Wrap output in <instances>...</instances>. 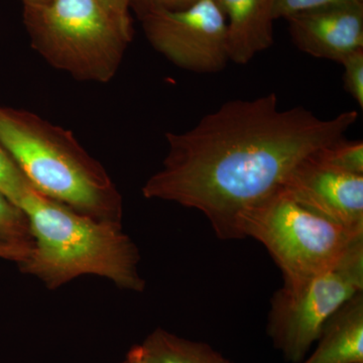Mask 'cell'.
I'll return each instance as SVG.
<instances>
[{"label":"cell","mask_w":363,"mask_h":363,"mask_svg":"<svg viewBox=\"0 0 363 363\" xmlns=\"http://www.w3.org/2000/svg\"><path fill=\"white\" fill-rule=\"evenodd\" d=\"M357 118L355 111L324 119L304 107L281 109L274 93L231 100L191 130L167 133L168 154L143 195L198 210L221 240H242L243 215Z\"/></svg>","instance_id":"obj_1"},{"label":"cell","mask_w":363,"mask_h":363,"mask_svg":"<svg viewBox=\"0 0 363 363\" xmlns=\"http://www.w3.org/2000/svg\"><path fill=\"white\" fill-rule=\"evenodd\" d=\"M18 208L30 224L33 247L20 267L54 290L85 274L104 277L119 288L142 292L140 252L121 224L96 220L32 189Z\"/></svg>","instance_id":"obj_2"},{"label":"cell","mask_w":363,"mask_h":363,"mask_svg":"<svg viewBox=\"0 0 363 363\" xmlns=\"http://www.w3.org/2000/svg\"><path fill=\"white\" fill-rule=\"evenodd\" d=\"M0 145L45 197L96 220L121 224V193L70 130L33 112L0 106Z\"/></svg>","instance_id":"obj_3"},{"label":"cell","mask_w":363,"mask_h":363,"mask_svg":"<svg viewBox=\"0 0 363 363\" xmlns=\"http://www.w3.org/2000/svg\"><path fill=\"white\" fill-rule=\"evenodd\" d=\"M23 21L33 50L82 82L111 81L133 40L97 0L23 7Z\"/></svg>","instance_id":"obj_4"},{"label":"cell","mask_w":363,"mask_h":363,"mask_svg":"<svg viewBox=\"0 0 363 363\" xmlns=\"http://www.w3.org/2000/svg\"><path fill=\"white\" fill-rule=\"evenodd\" d=\"M241 233L266 247L286 284L333 269L363 240V234L313 213L281 187L243 215Z\"/></svg>","instance_id":"obj_5"},{"label":"cell","mask_w":363,"mask_h":363,"mask_svg":"<svg viewBox=\"0 0 363 363\" xmlns=\"http://www.w3.org/2000/svg\"><path fill=\"white\" fill-rule=\"evenodd\" d=\"M363 292V240L333 269L298 283H284L272 295L267 331L286 360L300 363L325 325L350 298Z\"/></svg>","instance_id":"obj_6"},{"label":"cell","mask_w":363,"mask_h":363,"mask_svg":"<svg viewBox=\"0 0 363 363\" xmlns=\"http://www.w3.org/2000/svg\"><path fill=\"white\" fill-rule=\"evenodd\" d=\"M152 47L174 65L195 73H216L229 61L225 14L217 0H202L179 11L142 18Z\"/></svg>","instance_id":"obj_7"},{"label":"cell","mask_w":363,"mask_h":363,"mask_svg":"<svg viewBox=\"0 0 363 363\" xmlns=\"http://www.w3.org/2000/svg\"><path fill=\"white\" fill-rule=\"evenodd\" d=\"M317 152L295 167L281 188L313 213L363 234V175L334 168Z\"/></svg>","instance_id":"obj_8"},{"label":"cell","mask_w":363,"mask_h":363,"mask_svg":"<svg viewBox=\"0 0 363 363\" xmlns=\"http://www.w3.org/2000/svg\"><path fill=\"white\" fill-rule=\"evenodd\" d=\"M294 44L315 58L341 64L363 50V6L326 7L286 18Z\"/></svg>","instance_id":"obj_9"},{"label":"cell","mask_w":363,"mask_h":363,"mask_svg":"<svg viewBox=\"0 0 363 363\" xmlns=\"http://www.w3.org/2000/svg\"><path fill=\"white\" fill-rule=\"evenodd\" d=\"M225 14L229 61L245 65L274 43L272 0H217Z\"/></svg>","instance_id":"obj_10"},{"label":"cell","mask_w":363,"mask_h":363,"mask_svg":"<svg viewBox=\"0 0 363 363\" xmlns=\"http://www.w3.org/2000/svg\"><path fill=\"white\" fill-rule=\"evenodd\" d=\"M316 343L300 363H363V292L329 319Z\"/></svg>","instance_id":"obj_11"},{"label":"cell","mask_w":363,"mask_h":363,"mask_svg":"<svg viewBox=\"0 0 363 363\" xmlns=\"http://www.w3.org/2000/svg\"><path fill=\"white\" fill-rule=\"evenodd\" d=\"M145 363H233L206 343L157 329L138 346Z\"/></svg>","instance_id":"obj_12"},{"label":"cell","mask_w":363,"mask_h":363,"mask_svg":"<svg viewBox=\"0 0 363 363\" xmlns=\"http://www.w3.org/2000/svg\"><path fill=\"white\" fill-rule=\"evenodd\" d=\"M33 247L32 233L25 213L0 192V247L30 253Z\"/></svg>","instance_id":"obj_13"},{"label":"cell","mask_w":363,"mask_h":363,"mask_svg":"<svg viewBox=\"0 0 363 363\" xmlns=\"http://www.w3.org/2000/svg\"><path fill=\"white\" fill-rule=\"evenodd\" d=\"M318 157L341 171L363 175V143L341 138L317 152Z\"/></svg>","instance_id":"obj_14"},{"label":"cell","mask_w":363,"mask_h":363,"mask_svg":"<svg viewBox=\"0 0 363 363\" xmlns=\"http://www.w3.org/2000/svg\"><path fill=\"white\" fill-rule=\"evenodd\" d=\"M33 188L23 172L0 145V192L18 207L23 198Z\"/></svg>","instance_id":"obj_15"},{"label":"cell","mask_w":363,"mask_h":363,"mask_svg":"<svg viewBox=\"0 0 363 363\" xmlns=\"http://www.w3.org/2000/svg\"><path fill=\"white\" fill-rule=\"evenodd\" d=\"M363 6V0H272L274 21L326 7Z\"/></svg>","instance_id":"obj_16"},{"label":"cell","mask_w":363,"mask_h":363,"mask_svg":"<svg viewBox=\"0 0 363 363\" xmlns=\"http://www.w3.org/2000/svg\"><path fill=\"white\" fill-rule=\"evenodd\" d=\"M344 68V88L363 107V50L350 54L341 62Z\"/></svg>","instance_id":"obj_17"},{"label":"cell","mask_w":363,"mask_h":363,"mask_svg":"<svg viewBox=\"0 0 363 363\" xmlns=\"http://www.w3.org/2000/svg\"><path fill=\"white\" fill-rule=\"evenodd\" d=\"M202 0H131V7L138 16L160 11H179L195 6Z\"/></svg>","instance_id":"obj_18"},{"label":"cell","mask_w":363,"mask_h":363,"mask_svg":"<svg viewBox=\"0 0 363 363\" xmlns=\"http://www.w3.org/2000/svg\"><path fill=\"white\" fill-rule=\"evenodd\" d=\"M130 39L133 38L130 18L131 0H97Z\"/></svg>","instance_id":"obj_19"},{"label":"cell","mask_w":363,"mask_h":363,"mask_svg":"<svg viewBox=\"0 0 363 363\" xmlns=\"http://www.w3.org/2000/svg\"><path fill=\"white\" fill-rule=\"evenodd\" d=\"M28 255L30 253L16 248L0 247V259L13 260L18 264L23 262Z\"/></svg>","instance_id":"obj_20"},{"label":"cell","mask_w":363,"mask_h":363,"mask_svg":"<svg viewBox=\"0 0 363 363\" xmlns=\"http://www.w3.org/2000/svg\"><path fill=\"white\" fill-rule=\"evenodd\" d=\"M126 363H145L142 354H140V351L138 350V347L133 348V350L130 351Z\"/></svg>","instance_id":"obj_21"},{"label":"cell","mask_w":363,"mask_h":363,"mask_svg":"<svg viewBox=\"0 0 363 363\" xmlns=\"http://www.w3.org/2000/svg\"><path fill=\"white\" fill-rule=\"evenodd\" d=\"M23 7L43 6L51 2L52 0H21Z\"/></svg>","instance_id":"obj_22"},{"label":"cell","mask_w":363,"mask_h":363,"mask_svg":"<svg viewBox=\"0 0 363 363\" xmlns=\"http://www.w3.org/2000/svg\"><path fill=\"white\" fill-rule=\"evenodd\" d=\"M124 363H126V362H124Z\"/></svg>","instance_id":"obj_23"}]
</instances>
